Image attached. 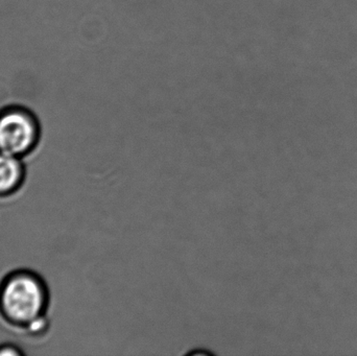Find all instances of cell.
<instances>
[{
    "mask_svg": "<svg viewBox=\"0 0 357 356\" xmlns=\"http://www.w3.org/2000/svg\"><path fill=\"white\" fill-rule=\"evenodd\" d=\"M48 300L45 281L33 272H13L0 284V314L12 325L27 328L44 317Z\"/></svg>",
    "mask_w": 357,
    "mask_h": 356,
    "instance_id": "6da1fadb",
    "label": "cell"
},
{
    "mask_svg": "<svg viewBox=\"0 0 357 356\" xmlns=\"http://www.w3.org/2000/svg\"><path fill=\"white\" fill-rule=\"evenodd\" d=\"M41 136L37 116L22 106H8L0 110V152L12 156L31 154Z\"/></svg>",
    "mask_w": 357,
    "mask_h": 356,
    "instance_id": "7a4b0ae2",
    "label": "cell"
},
{
    "mask_svg": "<svg viewBox=\"0 0 357 356\" xmlns=\"http://www.w3.org/2000/svg\"><path fill=\"white\" fill-rule=\"evenodd\" d=\"M24 177V164L21 158L0 152V198L16 192Z\"/></svg>",
    "mask_w": 357,
    "mask_h": 356,
    "instance_id": "3957f363",
    "label": "cell"
},
{
    "mask_svg": "<svg viewBox=\"0 0 357 356\" xmlns=\"http://www.w3.org/2000/svg\"><path fill=\"white\" fill-rule=\"evenodd\" d=\"M23 353L20 349L17 347L13 346V345L6 344L0 346V356L1 355H22Z\"/></svg>",
    "mask_w": 357,
    "mask_h": 356,
    "instance_id": "277c9868",
    "label": "cell"
}]
</instances>
